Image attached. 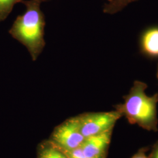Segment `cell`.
Instances as JSON below:
<instances>
[{"instance_id":"obj_11","label":"cell","mask_w":158,"mask_h":158,"mask_svg":"<svg viewBox=\"0 0 158 158\" xmlns=\"http://www.w3.org/2000/svg\"><path fill=\"white\" fill-rule=\"evenodd\" d=\"M149 158H158V141L153 145Z\"/></svg>"},{"instance_id":"obj_7","label":"cell","mask_w":158,"mask_h":158,"mask_svg":"<svg viewBox=\"0 0 158 158\" xmlns=\"http://www.w3.org/2000/svg\"><path fill=\"white\" fill-rule=\"evenodd\" d=\"M38 158H68L62 149L50 141L39 149Z\"/></svg>"},{"instance_id":"obj_1","label":"cell","mask_w":158,"mask_h":158,"mask_svg":"<svg viewBox=\"0 0 158 158\" xmlns=\"http://www.w3.org/2000/svg\"><path fill=\"white\" fill-rule=\"evenodd\" d=\"M44 0H23L25 12L18 15L9 33L28 49L33 61H36L45 46L44 39L45 18L40 5Z\"/></svg>"},{"instance_id":"obj_13","label":"cell","mask_w":158,"mask_h":158,"mask_svg":"<svg viewBox=\"0 0 158 158\" xmlns=\"http://www.w3.org/2000/svg\"><path fill=\"white\" fill-rule=\"evenodd\" d=\"M156 76H157V78L158 80V69H157V73H156Z\"/></svg>"},{"instance_id":"obj_3","label":"cell","mask_w":158,"mask_h":158,"mask_svg":"<svg viewBox=\"0 0 158 158\" xmlns=\"http://www.w3.org/2000/svg\"><path fill=\"white\" fill-rule=\"evenodd\" d=\"M78 116L80 131L85 138L113 130L118 120L123 117L122 114L117 110L85 113Z\"/></svg>"},{"instance_id":"obj_10","label":"cell","mask_w":158,"mask_h":158,"mask_svg":"<svg viewBox=\"0 0 158 158\" xmlns=\"http://www.w3.org/2000/svg\"><path fill=\"white\" fill-rule=\"evenodd\" d=\"M149 150V148L143 147L140 148L131 157V158H149L147 156V153Z\"/></svg>"},{"instance_id":"obj_12","label":"cell","mask_w":158,"mask_h":158,"mask_svg":"<svg viewBox=\"0 0 158 158\" xmlns=\"http://www.w3.org/2000/svg\"><path fill=\"white\" fill-rule=\"evenodd\" d=\"M87 158V157H85V155H84V156H81V157H80V158Z\"/></svg>"},{"instance_id":"obj_9","label":"cell","mask_w":158,"mask_h":158,"mask_svg":"<svg viewBox=\"0 0 158 158\" xmlns=\"http://www.w3.org/2000/svg\"><path fill=\"white\" fill-rule=\"evenodd\" d=\"M23 0H0V22L4 21L11 12L13 8Z\"/></svg>"},{"instance_id":"obj_2","label":"cell","mask_w":158,"mask_h":158,"mask_svg":"<svg viewBox=\"0 0 158 158\" xmlns=\"http://www.w3.org/2000/svg\"><path fill=\"white\" fill-rule=\"evenodd\" d=\"M147 87L145 83L135 81L128 94L124 96V102L115 106V108L131 124L137 125L148 131L156 132L158 93L148 96L145 92Z\"/></svg>"},{"instance_id":"obj_6","label":"cell","mask_w":158,"mask_h":158,"mask_svg":"<svg viewBox=\"0 0 158 158\" xmlns=\"http://www.w3.org/2000/svg\"><path fill=\"white\" fill-rule=\"evenodd\" d=\"M140 49L146 56L152 59L158 58V27L147 29L140 38Z\"/></svg>"},{"instance_id":"obj_5","label":"cell","mask_w":158,"mask_h":158,"mask_svg":"<svg viewBox=\"0 0 158 158\" xmlns=\"http://www.w3.org/2000/svg\"><path fill=\"white\" fill-rule=\"evenodd\" d=\"M113 130L86 138L81 148L85 157L89 158H106L110 144Z\"/></svg>"},{"instance_id":"obj_8","label":"cell","mask_w":158,"mask_h":158,"mask_svg":"<svg viewBox=\"0 0 158 158\" xmlns=\"http://www.w3.org/2000/svg\"><path fill=\"white\" fill-rule=\"evenodd\" d=\"M138 0H110L103 8V12L108 14H114L123 10L125 7Z\"/></svg>"},{"instance_id":"obj_4","label":"cell","mask_w":158,"mask_h":158,"mask_svg":"<svg viewBox=\"0 0 158 158\" xmlns=\"http://www.w3.org/2000/svg\"><path fill=\"white\" fill-rule=\"evenodd\" d=\"M85 139L80 131L79 116H76L58 125L52 134L51 141L62 150H72L81 147Z\"/></svg>"},{"instance_id":"obj_14","label":"cell","mask_w":158,"mask_h":158,"mask_svg":"<svg viewBox=\"0 0 158 158\" xmlns=\"http://www.w3.org/2000/svg\"><path fill=\"white\" fill-rule=\"evenodd\" d=\"M51 1V0H44V2H46V1Z\"/></svg>"},{"instance_id":"obj_15","label":"cell","mask_w":158,"mask_h":158,"mask_svg":"<svg viewBox=\"0 0 158 158\" xmlns=\"http://www.w3.org/2000/svg\"><path fill=\"white\" fill-rule=\"evenodd\" d=\"M106 1H107V2H108V1H110V0H106Z\"/></svg>"}]
</instances>
